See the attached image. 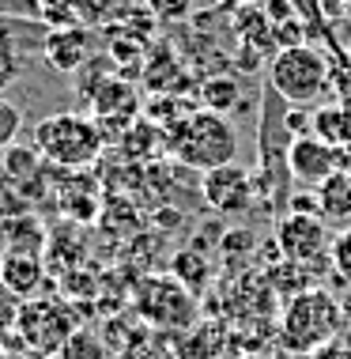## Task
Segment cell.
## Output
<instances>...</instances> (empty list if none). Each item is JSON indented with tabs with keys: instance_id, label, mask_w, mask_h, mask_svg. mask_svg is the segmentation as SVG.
<instances>
[{
	"instance_id": "4316f807",
	"label": "cell",
	"mask_w": 351,
	"mask_h": 359,
	"mask_svg": "<svg viewBox=\"0 0 351 359\" xmlns=\"http://www.w3.org/2000/svg\"><path fill=\"white\" fill-rule=\"evenodd\" d=\"M15 76H19V57H15L12 46H8V50H0V91H4Z\"/></svg>"
},
{
	"instance_id": "8fae6325",
	"label": "cell",
	"mask_w": 351,
	"mask_h": 359,
	"mask_svg": "<svg viewBox=\"0 0 351 359\" xmlns=\"http://www.w3.org/2000/svg\"><path fill=\"white\" fill-rule=\"evenodd\" d=\"M91 46H95V38L87 27H57V31L46 34V42H42V53H46V61L53 65L57 72H80L83 65H91Z\"/></svg>"
},
{
	"instance_id": "d6986e66",
	"label": "cell",
	"mask_w": 351,
	"mask_h": 359,
	"mask_svg": "<svg viewBox=\"0 0 351 359\" xmlns=\"http://www.w3.org/2000/svg\"><path fill=\"white\" fill-rule=\"evenodd\" d=\"M57 359H110V348H106V341L99 333H91V329H76V333L61 344Z\"/></svg>"
},
{
	"instance_id": "d4e9b609",
	"label": "cell",
	"mask_w": 351,
	"mask_h": 359,
	"mask_svg": "<svg viewBox=\"0 0 351 359\" xmlns=\"http://www.w3.org/2000/svg\"><path fill=\"white\" fill-rule=\"evenodd\" d=\"M125 359H178V344L170 348V344L151 341V337H148V341H144L140 348H136V352H129Z\"/></svg>"
},
{
	"instance_id": "8992f818",
	"label": "cell",
	"mask_w": 351,
	"mask_h": 359,
	"mask_svg": "<svg viewBox=\"0 0 351 359\" xmlns=\"http://www.w3.org/2000/svg\"><path fill=\"white\" fill-rule=\"evenodd\" d=\"M15 329L34 355H57L61 344L80 329V318L64 299H27L15 314Z\"/></svg>"
},
{
	"instance_id": "52a82bcc",
	"label": "cell",
	"mask_w": 351,
	"mask_h": 359,
	"mask_svg": "<svg viewBox=\"0 0 351 359\" xmlns=\"http://www.w3.org/2000/svg\"><path fill=\"white\" fill-rule=\"evenodd\" d=\"M329 246H333V231L321 216H298V212H287L284 219L276 223V250L295 265L317 269L329 265Z\"/></svg>"
},
{
	"instance_id": "2e32d148",
	"label": "cell",
	"mask_w": 351,
	"mask_h": 359,
	"mask_svg": "<svg viewBox=\"0 0 351 359\" xmlns=\"http://www.w3.org/2000/svg\"><path fill=\"white\" fill-rule=\"evenodd\" d=\"M170 276L181 280L193 295H200L212 280V261L204 257L200 250H178V254L170 257Z\"/></svg>"
},
{
	"instance_id": "603a6c76",
	"label": "cell",
	"mask_w": 351,
	"mask_h": 359,
	"mask_svg": "<svg viewBox=\"0 0 351 359\" xmlns=\"http://www.w3.org/2000/svg\"><path fill=\"white\" fill-rule=\"evenodd\" d=\"M148 8L159 23H181L193 12V0H148Z\"/></svg>"
},
{
	"instance_id": "6da1fadb",
	"label": "cell",
	"mask_w": 351,
	"mask_h": 359,
	"mask_svg": "<svg viewBox=\"0 0 351 359\" xmlns=\"http://www.w3.org/2000/svg\"><path fill=\"white\" fill-rule=\"evenodd\" d=\"M163 137H167L163 144H170V151L185 167L204 174L238 159V129L227 121V114H216V110L181 114L178 121H170L163 129Z\"/></svg>"
},
{
	"instance_id": "277c9868",
	"label": "cell",
	"mask_w": 351,
	"mask_h": 359,
	"mask_svg": "<svg viewBox=\"0 0 351 359\" xmlns=\"http://www.w3.org/2000/svg\"><path fill=\"white\" fill-rule=\"evenodd\" d=\"M132 314L155 333H189L200 318V303L181 280L170 273L144 276L132 291Z\"/></svg>"
},
{
	"instance_id": "ac0fdd59",
	"label": "cell",
	"mask_w": 351,
	"mask_h": 359,
	"mask_svg": "<svg viewBox=\"0 0 351 359\" xmlns=\"http://www.w3.org/2000/svg\"><path fill=\"white\" fill-rule=\"evenodd\" d=\"M200 102L204 110H216V114H230L242 106V83L234 76H208L200 83Z\"/></svg>"
},
{
	"instance_id": "ffe728a7",
	"label": "cell",
	"mask_w": 351,
	"mask_h": 359,
	"mask_svg": "<svg viewBox=\"0 0 351 359\" xmlns=\"http://www.w3.org/2000/svg\"><path fill=\"white\" fill-rule=\"evenodd\" d=\"M268 284L272 291H284V295H302V291H310L306 287V265H295V261H280V265H272V273H268Z\"/></svg>"
},
{
	"instance_id": "7c38bea8",
	"label": "cell",
	"mask_w": 351,
	"mask_h": 359,
	"mask_svg": "<svg viewBox=\"0 0 351 359\" xmlns=\"http://www.w3.org/2000/svg\"><path fill=\"white\" fill-rule=\"evenodd\" d=\"M0 284L27 303L46 284V261L34 254H4V261H0Z\"/></svg>"
},
{
	"instance_id": "5b68a950",
	"label": "cell",
	"mask_w": 351,
	"mask_h": 359,
	"mask_svg": "<svg viewBox=\"0 0 351 359\" xmlns=\"http://www.w3.org/2000/svg\"><path fill=\"white\" fill-rule=\"evenodd\" d=\"M329 61L314 46H291L268 61V87L287 106H314L329 95Z\"/></svg>"
},
{
	"instance_id": "f1b7e54d",
	"label": "cell",
	"mask_w": 351,
	"mask_h": 359,
	"mask_svg": "<svg viewBox=\"0 0 351 359\" xmlns=\"http://www.w3.org/2000/svg\"><path fill=\"white\" fill-rule=\"evenodd\" d=\"M219 246H223V254H234V250H249V246H253V231H246V227H242V231H227V238H223Z\"/></svg>"
},
{
	"instance_id": "d6a6232c",
	"label": "cell",
	"mask_w": 351,
	"mask_h": 359,
	"mask_svg": "<svg viewBox=\"0 0 351 359\" xmlns=\"http://www.w3.org/2000/svg\"><path fill=\"white\" fill-rule=\"evenodd\" d=\"M347 4H351V0H347Z\"/></svg>"
},
{
	"instance_id": "ba28073f",
	"label": "cell",
	"mask_w": 351,
	"mask_h": 359,
	"mask_svg": "<svg viewBox=\"0 0 351 359\" xmlns=\"http://www.w3.org/2000/svg\"><path fill=\"white\" fill-rule=\"evenodd\" d=\"M344 167V151H336L333 144H325L314 133L295 137L287 144V174L298 189H317L325 178Z\"/></svg>"
},
{
	"instance_id": "9c48e42d",
	"label": "cell",
	"mask_w": 351,
	"mask_h": 359,
	"mask_svg": "<svg viewBox=\"0 0 351 359\" xmlns=\"http://www.w3.org/2000/svg\"><path fill=\"white\" fill-rule=\"evenodd\" d=\"M200 193L212 212H219V216H242L257 201V178L249 170H242L238 163H227V167H216L204 174Z\"/></svg>"
},
{
	"instance_id": "4fadbf2b",
	"label": "cell",
	"mask_w": 351,
	"mask_h": 359,
	"mask_svg": "<svg viewBox=\"0 0 351 359\" xmlns=\"http://www.w3.org/2000/svg\"><path fill=\"white\" fill-rule=\"evenodd\" d=\"M0 235H4V250H8V254H34V257H42L46 242H50V235L42 231V223H38L31 212L0 219Z\"/></svg>"
},
{
	"instance_id": "e0dca14e",
	"label": "cell",
	"mask_w": 351,
	"mask_h": 359,
	"mask_svg": "<svg viewBox=\"0 0 351 359\" xmlns=\"http://www.w3.org/2000/svg\"><path fill=\"white\" fill-rule=\"evenodd\" d=\"M227 341H223V329L212 325H193L189 333L178 337V359H219Z\"/></svg>"
},
{
	"instance_id": "3957f363",
	"label": "cell",
	"mask_w": 351,
	"mask_h": 359,
	"mask_svg": "<svg viewBox=\"0 0 351 359\" xmlns=\"http://www.w3.org/2000/svg\"><path fill=\"white\" fill-rule=\"evenodd\" d=\"M106 144L102 125L87 114H53V118H42L34 125V151L42 155L50 167L61 170H83L99 159Z\"/></svg>"
},
{
	"instance_id": "83f0119b",
	"label": "cell",
	"mask_w": 351,
	"mask_h": 359,
	"mask_svg": "<svg viewBox=\"0 0 351 359\" xmlns=\"http://www.w3.org/2000/svg\"><path fill=\"white\" fill-rule=\"evenodd\" d=\"M291 12H295V0H265V15L272 19V27H276V23H287V19H295Z\"/></svg>"
},
{
	"instance_id": "cb8c5ba5",
	"label": "cell",
	"mask_w": 351,
	"mask_h": 359,
	"mask_svg": "<svg viewBox=\"0 0 351 359\" xmlns=\"http://www.w3.org/2000/svg\"><path fill=\"white\" fill-rule=\"evenodd\" d=\"M287 212H298V216H321L317 189H295L287 197Z\"/></svg>"
},
{
	"instance_id": "5bb4252c",
	"label": "cell",
	"mask_w": 351,
	"mask_h": 359,
	"mask_svg": "<svg viewBox=\"0 0 351 359\" xmlns=\"http://www.w3.org/2000/svg\"><path fill=\"white\" fill-rule=\"evenodd\" d=\"M317 201H321V219L325 223H351V170L340 167L333 178H325L317 186Z\"/></svg>"
},
{
	"instance_id": "30bf717a",
	"label": "cell",
	"mask_w": 351,
	"mask_h": 359,
	"mask_svg": "<svg viewBox=\"0 0 351 359\" xmlns=\"http://www.w3.org/2000/svg\"><path fill=\"white\" fill-rule=\"evenodd\" d=\"M140 114V91L129 76H106L102 87L91 95V118L102 125V133L113 125H121V133L129 129Z\"/></svg>"
},
{
	"instance_id": "44dd1931",
	"label": "cell",
	"mask_w": 351,
	"mask_h": 359,
	"mask_svg": "<svg viewBox=\"0 0 351 359\" xmlns=\"http://www.w3.org/2000/svg\"><path fill=\"white\" fill-rule=\"evenodd\" d=\"M19 129H23V114H19V106L8 102L4 95H0V155L15 144Z\"/></svg>"
},
{
	"instance_id": "484cf974",
	"label": "cell",
	"mask_w": 351,
	"mask_h": 359,
	"mask_svg": "<svg viewBox=\"0 0 351 359\" xmlns=\"http://www.w3.org/2000/svg\"><path fill=\"white\" fill-rule=\"evenodd\" d=\"M19 306H23V299H19V295H12V291H8L4 284H0V329L15 322Z\"/></svg>"
},
{
	"instance_id": "7a4b0ae2",
	"label": "cell",
	"mask_w": 351,
	"mask_h": 359,
	"mask_svg": "<svg viewBox=\"0 0 351 359\" xmlns=\"http://www.w3.org/2000/svg\"><path fill=\"white\" fill-rule=\"evenodd\" d=\"M344 322H347V310L333 291L310 287V291H302V295H295L287 303L276 344L291 355H314L317 348L340 341Z\"/></svg>"
},
{
	"instance_id": "9a60e30c",
	"label": "cell",
	"mask_w": 351,
	"mask_h": 359,
	"mask_svg": "<svg viewBox=\"0 0 351 359\" xmlns=\"http://www.w3.org/2000/svg\"><path fill=\"white\" fill-rule=\"evenodd\" d=\"M310 129H314V137L333 144L336 151L351 155V110H344V106H317Z\"/></svg>"
},
{
	"instance_id": "f546056e",
	"label": "cell",
	"mask_w": 351,
	"mask_h": 359,
	"mask_svg": "<svg viewBox=\"0 0 351 359\" xmlns=\"http://www.w3.org/2000/svg\"><path fill=\"white\" fill-rule=\"evenodd\" d=\"M8 46H12V23L0 19V50H8Z\"/></svg>"
},
{
	"instance_id": "7402d4cb",
	"label": "cell",
	"mask_w": 351,
	"mask_h": 359,
	"mask_svg": "<svg viewBox=\"0 0 351 359\" xmlns=\"http://www.w3.org/2000/svg\"><path fill=\"white\" fill-rule=\"evenodd\" d=\"M329 265L340 280H351V227L336 231L333 235V246H329Z\"/></svg>"
},
{
	"instance_id": "1f68e13d",
	"label": "cell",
	"mask_w": 351,
	"mask_h": 359,
	"mask_svg": "<svg viewBox=\"0 0 351 359\" xmlns=\"http://www.w3.org/2000/svg\"><path fill=\"white\" fill-rule=\"evenodd\" d=\"M347 57H351V42H347Z\"/></svg>"
},
{
	"instance_id": "4dcf8cb0",
	"label": "cell",
	"mask_w": 351,
	"mask_h": 359,
	"mask_svg": "<svg viewBox=\"0 0 351 359\" xmlns=\"http://www.w3.org/2000/svg\"><path fill=\"white\" fill-rule=\"evenodd\" d=\"M242 359H268V355H242Z\"/></svg>"
}]
</instances>
